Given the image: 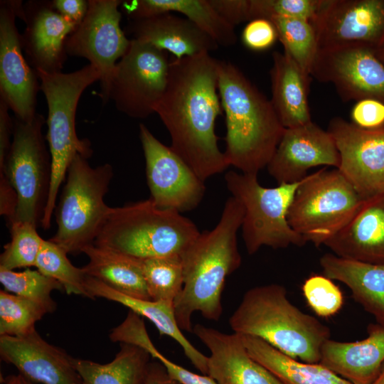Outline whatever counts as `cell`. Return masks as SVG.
Masks as SVG:
<instances>
[{
	"label": "cell",
	"mask_w": 384,
	"mask_h": 384,
	"mask_svg": "<svg viewBox=\"0 0 384 384\" xmlns=\"http://www.w3.org/2000/svg\"><path fill=\"white\" fill-rule=\"evenodd\" d=\"M218 67L208 52L170 60L167 86L155 107L170 147L203 181L230 166L215 131L223 111Z\"/></svg>",
	"instance_id": "1"
},
{
	"label": "cell",
	"mask_w": 384,
	"mask_h": 384,
	"mask_svg": "<svg viewBox=\"0 0 384 384\" xmlns=\"http://www.w3.org/2000/svg\"><path fill=\"white\" fill-rule=\"evenodd\" d=\"M243 217L241 203L230 196L215 228L201 232L181 256L183 285L174 302V310L181 331L193 332L192 316L196 311L208 320L220 319L226 278L242 262L237 235Z\"/></svg>",
	"instance_id": "2"
},
{
	"label": "cell",
	"mask_w": 384,
	"mask_h": 384,
	"mask_svg": "<svg viewBox=\"0 0 384 384\" xmlns=\"http://www.w3.org/2000/svg\"><path fill=\"white\" fill-rule=\"evenodd\" d=\"M218 90L225 114V158L241 173L257 174L267 166L285 128L270 100L234 64L219 60Z\"/></svg>",
	"instance_id": "3"
},
{
	"label": "cell",
	"mask_w": 384,
	"mask_h": 384,
	"mask_svg": "<svg viewBox=\"0 0 384 384\" xmlns=\"http://www.w3.org/2000/svg\"><path fill=\"white\" fill-rule=\"evenodd\" d=\"M234 333L257 337L281 353L309 363H319L330 329L304 313L287 298L279 284L252 287L229 319Z\"/></svg>",
	"instance_id": "4"
},
{
	"label": "cell",
	"mask_w": 384,
	"mask_h": 384,
	"mask_svg": "<svg viewBox=\"0 0 384 384\" xmlns=\"http://www.w3.org/2000/svg\"><path fill=\"white\" fill-rule=\"evenodd\" d=\"M200 233L191 220L149 198L110 207L93 244L139 260L181 256Z\"/></svg>",
	"instance_id": "5"
},
{
	"label": "cell",
	"mask_w": 384,
	"mask_h": 384,
	"mask_svg": "<svg viewBox=\"0 0 384 384\" xmlns=\"http://www.w3.org/2000/svg\"><path fill=\"white\" fill-rule=\"evenodd\" d=\"M41 90L48 107L46 139L51 156V182L48 203L41 223L50 227L60 187L68 167L77 154L88 159L92 154L90 142L80 139L75 129L78 104L85 90L101 80L98 69L92 64L71 72L48 73L36 71Z\"/></svg>",
	"instance_id": "6"
},
{
	"label": "cell",
	"mask_w": 384,
	"mask_h": 384,
	"mask_svg": "<svg viewBox=\"0 0 384 384\" xmlns=\"http://www.w3.org/2000/svg\"><path fill=\"white\" fill-rule=\"evenodd\" d=\"M77 154L70 163L55 214L57 230L49 240L67 254L82 252L95 240L110 207L105 202L113 177L111 164L92 167Z\"/></svg>",
	"instance_id": "7"
},
{
	"label": "cell",
	"mask_w": 384,
	"mask_h": 384,
	"mask_svg": "<svg viewBox=\"0 0 384 384\" xmlns=\"http://www.w3.org/2000/svg\"><path fill=\"white\" fill-rule=\"evenodd\" d=\"M302 180L267 188L260 184L257 174L234 171L225 174L227 188L244 208L241 230L249 255L256 253L263 246L279 249L290 245L302 247L306 243L287 220L289 209Z\"/></svg>",
	"instance_id": "8"
},
{
	"label": "cell",
	"mask_w": 384,
	"mask_h": 384,
	"mask_svg": "<svg viewBox=\"0 0 384 384\" xmlns=\"http://www.w3.org/2000/svg\"><path fill=\"white\" fill-rule=\"evenodd\" d=\"M363 201L338 169H322L302 180L287 220L306 243L319 247L351 220Z\"/></svg>",
	"instance_id": "9"
},
{
	"label": "cell",
	"mask_w": 384,
	"mask_h": 384,
	"mask_svg": "<svg viewBox=\"0 0 384 384\" xmlns=\"http://www.w3.org/2000/svg\"><path fill=\"white\" fill-rule=\"evenodd\" d=\"M44 117L36 113L30 120L14 118L12 140L0 174L6 178L18 196L12 221L41 224L48 203L51 182V156L42 128Z\"/></svg>",
	"instance_id": "10"
},
{
	"label": "cell",
	"mask_w": 384,
	"mask_h": 384,
	"mask_svg": "<svg viewBox=\"0 0 384 384\" xmlns=\"http://www.w3.org/2000/svg\"><path fill=\"white\" fill-rule=\"evenodd\" d=\"M169 66L166 52L131 39L127 53L115 65L107 89L100 94L103 102L112 100L129 117H148L155 113L166 90Z\"/></svg>",
	"instance_id": "11"
},
{
	"label": "cell",
	"mask_w": 384,
	"mask_h": 384,
	"mask_svg": "<svg viewBox=\"0 0 384 384\" xmlns=\"http://www.w3.org/2000/svg\"><path fill=\"white\" fill-rule=\"evenodd\" d=\"M311 76L332 84L345 102L371 99L384 103V64L369 45L353 43L319 48Z\"/></svg>",
	"instance_id": "12"
},
{
	"label": "cell",
	"mask_w": 384,
	"mask_h": 384,
	"mask_svg": "<svg viewBox=\"0 0 384 384\" xmlns=\"http://www.w3.org/2000/svg\"><path fill=\"white\" fill-rule=\"evenodd\" d=\"M85 17L65 41L68 55L84 58L101 74V92L107 87L112 71L131 42L120 26V0H88Z\"/></svg>",
	"instance_id": "13"
},
{
	"label": "cell",
	"mask_w": 384,
	"mask_h": 384,
	"mask_svg": "<svg viewBox=\"0 0 384 384\" xmlns=\"http://www.w3.org/2000/svg\"><path fill=\"white\" fill-rule=\"evenodd\" d=\"M139 139L150 198L159 207L181 213L196 208L205 194L204 181L143 124H139Z\"/></svg>",
	"instance_id": "14"
},
{
	"label": "cell",
	"mask_w": 384,
	"mask_h": 384,
	"mask_svg": "<svg viewBox=\"0 0 384 384\" xmlns=\"http://www.w3.org/2000/svg\"><path fill=\"white\" fill-rule=\"evenodd\" d=\"M23 20V4L19 0L0 1V99L14 113L27 121L36 114L40 80L28 63L22 48L16 18Z\"/></svg>",
	"instance_id": "15"
},
{
	"label": "cell",
	"mask_w": 384,
	"mask_h": 384,
	"mask_svg": "<svg viewBox=\"0 0 384 384\" xmlns=\"http://www.w3.org/2000/svg\"><path fill=\"white\" fill-rule=\"evenodd\" d=\"M327 131L340 156L339 171L365 201L384 193V126L366 129L336 117Z\"/></svg>",
	"instance_id": "16"
},
{
	"label": "cell",
	"mask_w": 384,
	"mask_h": 384,
	"mask_svg": "<svg viewBox=\"0 0 384 384\" xmlns=\"http://www.w3.org/2000/svg\"><path fill=\"white\" fill-rule=\"evenodd\" d=\"M319 48L384 43V0H323L311 22Z\"/></svg>",
	"instance_id": "17"
},
{
	"label": "cell",
	"mask_w": 384,
	"mask_h": 384,
	"mask_svg": "<svg viewBox=\"0 0 384 384\" xmlns=\"http://www.w3.org/2000/svg\"><path fill=\"white\" fill-rule=\"evenodd\" d=\"M340 156L331 134L309 123L285 129L267 168L278 183L299 182L319 166L338 169Z\"/></svg>",
	"instance_id": "18"
},
{
	"label": "cell",
	"mask_w": 384,
	"mask_h": 384,
	"mask_svg": "<svg viewBox=\"0 0 384 384\" xmlns=\"http://www.w3.org/2000/svg\"><path fill=\"white\" fill-rule=\"evenodd\" d=\"M23 11L21 41L28 63L36 71L62 72L68 57L65 41L77 26L56 12L50 1H28Z\"/></svg>",
	"instance_id": "19"
},
{
	"label": "cell",
	"mask_w": 384,
	"mask_h": 384,
	"mask_svg": "<svg viewBox=\"0 0 384 384\" xmlns=\"http://www.w3.org/2000/svg\"><path fill=\"white\" fill-rule=\"evenodd\" d=\"M0 356L34 383L83 384L73 357L47 342L36 329L19 337L0 336Z\"/></svg>",
	"instance_id": "20"
},
{
	"label": "cell",
	"mask_w": 384,
	"mask_h": 384,
	"mask_svg": "<svg viewBox=\"0 0 384 384\" xmlns=\"http://www.w3.org/2000/svg\"><path fill=\"white\" fill-rule=\"evenodd\" d=\"M193 332L210 351L207 375L218 384H284L250 356L240 334L201 324Z\"/></svg>",
	"instance_id": "21"
},
{
	"label": "cell",
	"mask_w": 384,
	"mask_h": 384,
	"mask_svg": "<svg viewBox=\"0 0 384 384\" xmlns=\"http://www.w3.org/2000/svg\"><path fill=\"white\" fill-rule=\"evenodd\" d=\"M126 31L131 39L169 52L175 59L210 53L219 46L192 21L172 13L129 20Z\"/></svg>",
	"instance_id": "22"
},
{
	"label": "cell",
	"mask_w": 384,
	"mask_h": 384,
	"mask_svg": "<svg viewBox=\"0 0 384 384\" xmlns=\"http://www.w3.org/2000/svg\"><path fill=\"white\" fill-rule=\"evenodd\" d=\"M324 245L343 258L384 264V193L363 201L351 220Z\"/></svg>",
	"instance_id": "23"
},
{
	"label": "cell",
	"mask_w": 384,
	"mask_h": 384,
	"mask_svg": "<svg viewBox=\"0 0 384 384\" xmlns=\"http://www.w3.org/2000/svg\"><path fill=\"white\" fill-rule=\"evenodd\" d=\"M367 333L357 341L327 340L319 363L353 384H372L384 366V324L371 323Z\"/></svg>",
	"instance_id": "24"
},
{
	"label": "cell",
	"mask_w": 384,
	"mask_h": 384,
	"mask_svg": "<svg viewBox=\"0 0 384 384\" xmlns=\"http://www.w3.org/2000/svg\"><path fill=\"white\" fill-rule=\"evenodd\" d=\"M310 77L285 53H273L270 101L285 129L312 122L308 102Z\"/></svg>",
	"instance_id": "25"
},
{
	"label": "cell",
	"mask_w": 384,
	"mask_h": 384,
	"mask_svg": "<svg viewBox=\"0 0 384 384\" xmlns=\"http://www.w3.org/2000/svg\"><path fill=\"white\" fill-rule=\"evenodd\" d=\"M323 274L348 287L353 298L384 324V264L348 260L333 253L319 259Z\"/></svg>",
	"instance_id": "26"
},
{
	"label": "cell",
	"mask_w": 384,
	"mask_h": 384,
	"mask_svg": "<svg viewBox=\"0 0 384 384\" xmlns=\"http://www.w3.org/2000/svg\"><path fill=\"white\" fill-rule=\"evenodd\" d=\"M86 288L91 299L101 297L119 303L142 317L149 319L156 327L161 336H168L176 341L195 368L202 374L207 375L208 356L195 348L182 333L175 318L174 304L127 296L89 276L86 277Z\"/></svg>",
	"instance_id": "27"
},
{
	"label": "cell",
	"mask_w": 384,
	"mask_h": 384,
	"mask_svg": "<svg viewBox=\"0 0 384 384\" xmlns=\"http://www.w3.org/2000/svg\"><path fill=\"white\" fill-rule=\"evenodd\" d=\"M120 9L129 20L162 14H183L219 46H231L237 42L233 26L213 8L208 0H127Z\"/></svg>",
	"instance_id": "28"
},
{
	"label": "cell",
	"mask_w": 384,
	"mask_h": 384,
	"mask_svg": "<svg viewBox=\"0 0 384 384\" xmlns=\"http://www.w3.org/2000/svg\"><path fill=\"white\" fill-rule=\"evenodd\" d=\"M82 252L89 260L82 267L87 276L95 278L127 296L151 300L140 260L94 244L85 247Z\"/></svg>",
	"instance_id": "29"
},
{
	"label": "cell",
	"mask_w": 384,
	"mask_h": 384,
	"mask_svg": "<svg viewBox=\"0 0 384 384\" xmlns=\"http://www.w3.org/2000/svg\"><path fill=\"white\" fill-rule=\"evenodd\" d=\"M240 336L250 356L284 384H353L320 363L299 361L257 337Z\"/></svg>",
	"instance_id": "30"
},
{
	"label": "cell",
	"mask_w": 384,
	"mask_h": 384,
	"mask_svg": "<svg viewBox=\"0 0 384 384\" xmlns=\"http://www.w3.org/2000/svg\"><path fill=\"white\" fill-rule=\"evenodd\" d=\"M151 357L141 346L120 343L119 351L110 363L73 357V363L83 384H145Z\"/></svg>",
	"instance_id": "31"
},
{
	"label": "cell",
	"mask_w": 384,
	"mask_h": 384,
	"mask_svg": "<svg viewBox=\"0 0 384 384\" xmlns=\"http://www.w3.org/2000/svg\"><path fill=\"white\" fill-rule=\"evenodd\" d=\"M278 40L288 55L306 73L311 75L318 50V43L312 23L304 19L273 17Z\"/></svg>",
	"instance_id": "32"
},
{
	"label": "cell",
	"mask_w": 384,
	"mask_h": 384,
	"mask_svg": "<svg viewBox=\"0 0 384 384\" xmlns=\"http://www.w3.org/2000/svg\"><path fill=\"white\" fill-rule=\"evenodd\" d=\"M140 262L151 300L174 304L183 285L181 256L149 258Z\"/></svg>",
	"instance_id": "33"
},
{
	"label": "cell",
	"mask_w": 384,
	"mask_h": 384,
	"mask_svg": "<svg viewBox=\"0 0 384 384\" xmlns=\"http://www.w3.org/2000/svg\"><path fill=\"white\" fill-rule=\"evenodd\" d=\"M0 282L5 291L37 304L47 314L54 312L57 307L51 292L64 290L58 282L38 270L16 272L0 267Z\"/></svg>",
	"instance_id": "34"
},
{
	"label": "cell",
	"mask_w": 384,
	"mask_h": 384,
	"mask_svg": "<svg viewBox=\"0 0 384 384\" xmlns=\"http://www.w3.org/2000/svg\"><path fill=\"white\" fill-rule=\"evenodd\" d=\"M67 255L58 245L45 240L35 267L42 274L58 282L68 294L91 299L86 288L87 275L82 267L74 266Z\"/></svg>",
	"instance_id": "35"
},
{
	"label": "cell",
	"mask_w": 384,
	"mask_h": 384,
	"mask_svg": "<svg viewBox=\"0 0 384 384\" xmlns=\"http://www.w3.org/2000/svg\"><path fill=\"white\" fill-rule=\"evenodd\" d=\"M11 240L4 245L0 256V267L9 270L35 267L45 240L36 225L26 221L8 223Z\"/></svg>",
	"instance_id": "36"
},
{
	"label": "cell",
	"mask_w": 384,
	"mask_h": 384,
	"mask_svg": "<svg viewBox=\"0 0 384 384\" xmlns=\"http://www.w3.org/2000/svg\"><path fill=\"white\" fill-rule=\"evenodd\" d=\"M46 314L41 306L30 300L0 291V336L26 335L36 329V323Z\"/></svg>",
	"instance_id": "37"
},
{
	"label": "cell",
	"mask_w": 384,
	"mask_h": 384,
	"mask_svg": "<svg viewBox=\"0 0 384 384\" xmlns=\"http://www.w3.org/2000/svg\"><path fill=\"white\" fill-rule=\"evenodd\" d=\"M307 304L319 316L331 317L343 306V296L340 288L324 274H312L302 285Z\"/></svg>",
	"instance_id": "38"
},
{
	"label": "cell",
	"mask_w": 384,
	"mask_h": 384,
	"mask_svg": "<svg viewBox=\"0 0 384 384\" xmlns=\"http://www.w3.org/2000/svg\"><path fill=\"white\" fill-rule=\"evenodd\" d=\"M322 3L323 0H250V21L284 17L311 23Z\"/></svg>",
	"instance_id": "39"
},
{
	"label": "cell",
	"mask_w": 384,
	"mask_h": 384,
	"mask_svg": "<svg viewBox=\"0 0 384 384\" xmlns=\"http://www.w3.org/2000/svg\"><path fill=\"white\" fill-rule=\"evenodd\" d=\"M241 38L250 50L263 51L270 49L278 39L277 29L269 19L255 18L248 21L242 30Z\"/></svg>",
	"instance_id": "40"
},
{
	"label": "cell",
	"mask_w": 384,
	"mask_h": 384,
	"mask_svg": "<svg viewBox=\"0 0 384 384\" xmlns=\"http://www.w3.org/2000/svg\"><path fill=\"white\" fill-rule=\"evenodd\" d=\"M352 123L366 129L384 126V103L371 99L357 101L351 112Z\"/></svg>",
	"instance_id": "41"
},
{
	"label": "cell",
	"mask_w": 384,
	"mask_h": 384,
	"mask_svg": "<svg viewBox=\"0 0 384 384\" xmlns=\"http://www.w3.org/2000/svg\"><path fill=\"white\" fill-rule=\"evenodd\" d=\"M146 350L151 357L155 358L164 366L169 375L181 384H218L213 378L208 375L195 373L172 362L161 354L153 343L146 347Z\"/></svg>",
	"instance_id": "42"
},
{
	"label": "cell",
	"mask_w": 384,
	"mask_h": 384,
	"mask_svg": "<svg viewBox=\"0 0 384 384\" xmlns=\"http://www.w3.org/2000/svg\"><path fill=\"white\" fill-rule=\"evenodd\" d=\"M216 12L230 25L250 21V0H208Z\"/></svg>",
	"instance_id": "43"
},
{
	"label": "cell",
	"mask_w": 384,
	"mask_h": 384,
	"mask_svg": "<svg viewBox=\"0 0 384 384\" xmlns=\"http://www.w3.org/2000/svg\"><path fill=\"white\" fill-rule=\"evenodd\" d=\"M54 10L77 26L82 21L88 10L87 0H51Z\"/></svg>",
	"instance_id": "44"
},
{
	"label": "cell",
	"mask_w": 384,
	"mask_h": 384,
	"mask_svg": "<svg viewBox=\"0 0 384 384\" xmlns=\"http://www.w3.org/2000/svg\"><path fill=\"white\" fill-rule=\"evenodd\" d=\"M9 110L7 104L0 99V167L4 163L12 140L14 119L9 115Z\"/></svg>",
	"instance_id": "45"
},
{
	"label": "cell",
	"mask_w": 384,
	"mask_h": 384,
	"mask_svg": "<svg viewBox=\"0 0 384 384\" xmlns=\"http://www.w3.org/2000/svg\"><path fill=\"white\" fill-rule=\"evenodd\" d=\"M18 206V196L6 176L0 174V213L8 222L13 219Z\"/></svg>",
	"instance_id": "46"
},
{
	"label": "cell",
	"mask_w": 384,
	"mask_h": 384,
	"mask_svg": "<svg viewBox=\"0 0 384 384\" xmlns=\"http://www.w3.org/2000/svg\"><path fill=\"white\" fill-rule=\"evenodd\" d=\"M145 384H181L173 379L164 366L157 361H150L148 367Z\"/></svg>",
	"instance_id": "47"
},
{
	"label": "cell",
	"mask_w": 384,
	"mask_h": 384,
	"mask_svg": "<svg viewBox=\"0 0 384 384\" xmlns=\"http://www.w3.org/2000/svg\"><path fill=\"white\" fill-rule=\"evenodd\" d=\"M4 384H34V383L18 373L7 376L4 380Z\"/></svg>",
	"instance_id": "48"
},
{
	"label": "cell",
	"mask_w": 384,
	"mask_h": 384,
	"mask_svg": "<svg viewBox=\"0 0 384 384\" xmlns=\"http://www.w3.org/2000/svg\"><path fill=\"white\" fill-rule=\"evenodd\" d=\"M374 51L378 59L384 64V43L374 48Z\"/></svg>",
	"instance_id": "49"
},
{
	"label": "cell",
	"mask_w": 384,
	"mask_h": 384,
	"mask_svg": "<svg viewBox=\"0 0 384 384\" xmlns=\"http://www.w3.org/2000/svg\"><path fill=\"white\" fill-rule=\"evenodd\" d=\"M372 384H384V366L379 375Z\"/></svg>",
	"instance_id": "50"
}]
</instances>
